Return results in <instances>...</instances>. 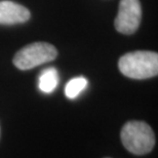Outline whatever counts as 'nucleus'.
Wrapping results in <instances>:
<instances>
[{
	"mask_svg": "<svg viewBox=\"0 0 158 158\" xmlns=\"http://www.w3.org/2000/svg\"><path fill=\"white\" fill-rule=\"evenodd\" d=\"M120 72L132 79H147L158 73L157 52L148 50H137L128 52L119 59Z\"/></svg>",
	"mask_w": 158,
	"mask_h": 158,
	"instance_id": "f257e3e1",
	"label": "nucleus"
},
{
	"mask_svg": "<svg viewBox=\"0 0 158 158\" xmlns=\"http://www.w3.org/2000/svg\"><path fill=\"white\" fill-rule=\"evenodd\" d=\"M120 138L123 146L135 155L149 153L155 145V135L152 128L143 121L125 123L120 132Z\"/></svg>",
	"mask_w": 158,
	"mask_h": 158,
	"instance_id": "f03ea898",
	"label": "nucleus"
},
{
	"mask_svg": "<svg viewBox=\"0 0 158 158\" xmlns=\"http://www.w3.org/2000/svg\"><path fill=\"white\" fill-rule=\"evenodd\" d=\"M58 50L47 42H34L23 47L15 53L14 64L20 70H30L37 66L53 61Z\"/></svg>",
	"mask_w": 158,
	"mask_h": 158,
	"instance_id": "7ed1b4c3",
	"label": "nucleus"
},
{
	"mask_svg": "<svg viewBox=\"0 0 158 158\" xmlns=\"http://www.w3.org/2000/svg\"><path fill=\"white\" fill-rule=\"evenodd\" d=\"M141 19L142 7L140 0H121L115 19V28L118 32L129 35L138 30Z\"/></svg>",
	"mask_w": 158,
	"mask_h": 158,
	"instance_id": "20e7f679",
	"label": "nucleus"
},
{
	"mask_svg": "<svg viewBox=\"0 0 158 158\" xmlns=\"http://www.w3.org/2000/svg\"><path fill=\"white\" fill-rule=\"evenodd\" d=\"M29 9L9 0L0 1V24L15 25L22 24L30 19Z\"/></svg>",
	"mask_w": 158,
	"mask_h": 158,
	"instance_id": "39448f33",
	"label": "nucleus"
},
{
	"mask_svg": "<svg viewBox=\"0 0 158 158\" xmlns=\"http://www.w3.org/2000/svg\"><path fill=\"white\" fill-rule=\"evenodd\" d=\"M60 81L58 70L53 67L46 68L38 77V88L44 94H50L58 87Z\"/></svg>",
	"mask_w": 158,
	"mask_h": 158,
	"instance_id": "423d86ee",
	"label": "nucleus"
},
{
	"mask_svg": "<svg viewBox=\"0 0 158 158\" xmlns=\"http://www.w3.org/2000/svg\"><path fill=\"white\" fill-rule=\"evenodd\" d=\"M87 86L86 78L79 76L75 77L68 81V83L65 86V94L68 99L73 100L77 98L82 91H83Z\"/></svg>",
	"mask_w": 158,
	"mask_h": 158,
	"instance_id": "0eeeda50",
	"label": "nucleus"
}]
</instances>
